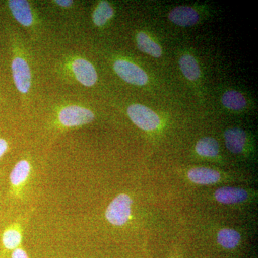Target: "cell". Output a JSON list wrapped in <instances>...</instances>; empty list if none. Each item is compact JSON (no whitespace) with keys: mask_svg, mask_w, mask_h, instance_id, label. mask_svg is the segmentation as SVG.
<instances>
[{"mask_svg":"<svg viewBox=\"0 0 258 258\" xmlns=\"http://www.w3.org/2000/svg\"><path fill=\"white\" fill-rule=\"evenodd\" d=\"M132 200L126 194H120L113 199L106 210V220L114 226L124 225L132 215Z\"/></svg>","mask_w":258,"mask_h":258,"instance_id":"obj_1","label":"cell"},{"mask_svg":"<svg viewBox=\"0 0 258 258\" xmlns=\"http://www.w3.org/2000/svg\"><path fill=\"white\" fill-rule=\"evenodd\" d=\"M32 167L30 161L21 159L15 164L10 173L9 193L11 198L21 200L24 189L30 179Z\"/></svg>","mask_w":258,"mask_h":258,"instance_id":"obj_2","label":"cell"},{"mask_svg":"<svg viewBox=\"0 0 258 258\" xmlns=\"http://www.w3.org/2000/svg\"><path fill=\"white\" fill-rule=\"evenodd\" d=\"M94 118V113L91 110L78 106L64 107L58 113L59 123L66 128L88 124L92 122Z\"/></svg>","mask_w":258,"mask_h":258,"instance_id":"obj_3","label":"cell"},{"mask_svg":"<svg viewBox=\"0 0 258 258\" xmlns=\"http://www.w3.org/2000/svg\"><path fill=\"white\" fill-rule=\"evenodd\" d=\"M12 73L15 86L21 94L28 95L31 88V70L28 60L20 53L14 55L12 61Z\"/></svg>","mask_w":258,"mask_h":258,"instance_id":"obj_4","label":"cell"},{"mask_svg":"<svg viewBox=\"0 0 258 258\" xmlns=\"http://www.w3.org/2000/svg\"><path fill=\"white\" fill-rule=\"evenodd\" d=\"M127 113L134 124L142 130H155L160 125L159 117L152 110L143 105H132L127 109Z\"/></svg>","mask_w":258,"mask_h":258,"instance_id":"obj_5","label":"cell"},{"mask_svg":"<svg viewBox=\"0 0 258 258\" xmlns=\"http://www.w3.org/2000/svg\"><path fill=\"white\" fill-rule=\"evenodd\" d=\"M115 72L125 82L136 86H144L149 79L145 71L129 61L116 60L113 64Z\"/></svg>","mask_w":258,"mask_h":258,"instance_id":"obj_6","label":"cell"},{"mask_svg":"<svg viewBox=\"0 0 258 258\" xmlns=\"http://www.w3.org/2000/svg\"><path fill=\"white\" fill-rule=\"evenodd\" d=\"M71 69L75 77L80 83L86 87L94 86L98 75L94 66L83 58H76L71 63Z\"/></svg>","mask_w":258,"mask_h":258,"instance_id":"obj_7","label":"cell"},{"mask_svg":"<svg viewBox=\"0 0 258 258\" xmlns=\"http://www.w3.org/2000/svg\"><path fill=\"white\" fill-rule=\"evenodd\" d=\"M23 228L20 222L16 221L6 227L2 235V243L5 250L12 251L21 247Z\"/></svg>","mask_w":258,"mask_h":258,"instance_id":"obj_8","label":"cell"},{"mask_svg":"<svg viewBox=\"0 0 258 258\" xmlns=\"http://www.w3.org/2000/svg\"><path fill=\"white\" fill-rule=\"evenodd\" d=\"M169 18L179 26L189 27L198 23L200 16L198 12L191 7L179 6L171 10Z\"/></svg>","mask_w":258,"mask_h":258,"instance_id":"obj_9","label":"cell"},{"mask_svg":"<svg viewBox=\"0 0 258 258\" xmlns=\"http://www.w3.org/2000/svg\"><path fill=\"white\" fill-rule=\"evenodd\" d=\"M8 5L12 14L20 25L25 27L31 26L34 18L30 3L24 0H11Z\"/></svg>","mask_w":258,"mask_h":258,"instance_id":"obj_10","label":"cell"},{"mask_svg":"<svg viewBox=\"0 0 258 258\" xmlns=\"http://www.w3.org/2000/svg\"><path fill=\"white\" fill-rule=\"evenodd\" d=\"M215 197L219 203L232 205L245 201L248 194L240 188L222 187L215 191Z\"/></svg>","mask_w":258,"mask_h":258,"instance_id":"obj_11","label":"cell"},{"mask_svg":"<svg viewBox=\"0 0 258 258\" xmlns=\"http://www.w3.org/2000/svg\"><path fill=\"white\" fill-rule=\"evenodd\" d=\"M190 181L198 184H215L220 179L218 171L206 167H198L191 169L188 172Z\"/></svg>","mask_w":258,"mask_h":258,"instance_id":"obj_12","label":"cell"},{"mask_svg":"<svg viewBox=\"0 0 258 258\" xmlns=\"http://www.w3.org/2000/svg\"><path fill=\"white\" fill-rule=\"evenodd\" d=\"M246 134L240 128H230L226 131L225 140L226 147L234 154H239L243 150L246 142Z\"/></svg>","mask_w":258,"mask_h":258,"instance_id":"obj_13","label":"cell"},{"mask_svg":"<svg viewBox=\"0 0 258 258\" xmlns=\"http://www.w3.org/2000/svg\"><path fill=\"white\" fill-rule=\"evenodd\" d=\"M179 66L182 74L189 81H195L200 78V66L193 56H181L179 59Z\"/></svg>","mask_w":258,"mask_h":258,"instance_id":"obj_14","label":"cell"},{"mask_svg":"<svg viewBox=\"0 0 258 258\" xmlns=\"http://www.w3.org/2000/svg\"><path fill=\"white\" fill-rule=\"evenodd\" d=\"M137 46L139 50L152 57H159L162 54L161 47L144 32H139L137 36Z\"/></svg>","mask_w":258,"mask_h":258,"instance_id":"obj_15","label":"cell"},{"mask_svg":"<svg viewBox=\"0 0 258 258\" xmlns=\"http://www.w3.org/2000/svg\"><path fill=\"white\" fill-rule=\"evenodd\" d=\"M114 15V11L109 3L106 1L100 2L93 13V21L96 26L106 25Z\"/></svg>","mask_w":258,"mask_h":258,"instance_id":"obj_16","label":"cell"},{"mask_svg":"<svg viewBox=\"0 0 258 258\" xmlns=\"http://www.w3.org/2000/svg\"><path fill=\"white\" fill-rule=\"evenodd\" d=\"M222 102L226 108L235 111L243 109L247 104L243 95L236 91H229L224 93Z\"/></svg>","mask_w":258,"mask_h":258,"instance_id":"obj_17","label":"cell"},{"mask_svg":"<svg viewBox=\"0 0 258 258\" xmlns=\"http://www.w3.org/2000/svg\"><path fill=\"white\" fill-rule=\"evenodd\" d=\"M240 235L232 229H222L217 235L218 243L225 249H234L240 242Z\"/></svg>","mask_w":258,"mask_h":258,"instance_id":"obj_18","label":"cell"},{"mask_svg":"<svg viewBox=\"0 0 258 258\" xmlns=\"http://www.w3.org/2000/svg\"><path fill=\"white\" fill-rule=\"evenodd\" d=\"M196 152L203 157H215L219 153V144L215 139L205 137L197 144Z\"/></svg>","mask_w":258,"mask_h":258,"instance_id":"obj_19","label":"cell"},{"mask_svg":"<svg viewBox=\"0 0 258 258\" xmlns=\"http://www.w3.org/2000/svg\"><path fill=\"white\" fill-rule=\"evenodd\" d=\"M11 258H30L28 252L23 247H20L12 252Z\"/></svg>","mask_w":258,"mask_h":258,"instance_id":"obj_20","label":"cell"},{"mask_svg":"<svg viewBox=\"0 0 258 258\" xmlns=\"http://www.w3.org/2000/svg\"><path fill=\"white\" fill-rule=\"evenodd\" d=\"M9 149L8 141L4 139H0V159L6 154Z\"/></svg>","mask_w":258,"mask_h":258,"instance_id":"obj_21","label":"cell"},{"mask_svg":"<svg viewBox=\"0 0 258 258\" xmlns=\"http://www.w3.org/2000/svg\"><path fill=\"white\" fill-rule=\"evenodd\" d=\"M55 3L61 8H70L72 6L74 2L71 1V0H56Z\"/></svg>","mask_w":258,"mask_h":258,"instance_id":"obj_22","label":"cell"}]
</instances>
